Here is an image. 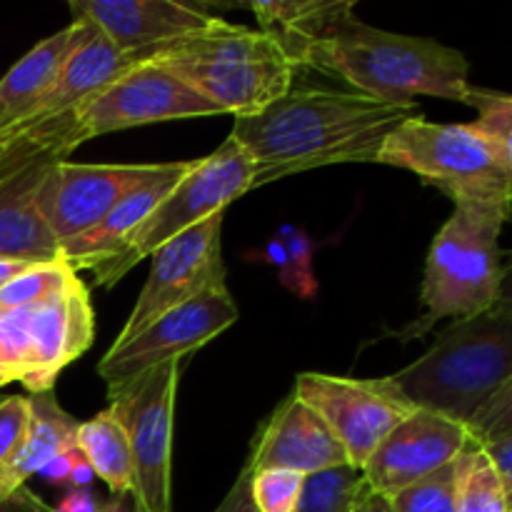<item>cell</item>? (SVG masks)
Returning <instances> with one entry per match:
<instances>
[{
	"instance_id": "2",
	"label": "cell",
	"mask_w": 512,
	"mask_h": 512,
	"mask_svg": "<svg viewBox=\"0 0 512 512\" xmlns=\"http://www.w3.org/2000/svg\"><path fill=\"white\" fill-rule=\"evenodd\" d=\"M305 65L325 70L358 93L408 105L418 95L468 105L470 63L460 50L433 38L388 33L348 15L310 48Z\"/></svg>"
},
{
	"instance_id": "26",
	"label": "cell",
	"mask_w": 512,
	"mask_h": 512,
	"mask_svg": "<svg viewBox=\"0 0 512 512\" xmlns=\"http://www.w3.org/2000/svg\"><path fill=\"white\" fill-rule=\"evenodd\" d=\"M455 512H508L493 463L485 450L475 443L458 458V508Z\"/></svg>"
},
{
	"instance_id": "13",
	"label": "cell",
	"mask_w": 512,
	"mask_h": 512,
	"mask_svg": "<svg viewBox=\"0 0 512 512\" xmlns=\"http://www.w3.org/2000/svg\"><path fill=\"white\" fill-rule=\"evenodd\" d=\"M223 213L203 220L168 240L150 255V273L140 290L130 318L115 343L133 338L138 330L168 310L190 303L198 295L225 285L223 265Z\"/></svg>"
},
{
	"instance_id": "44",
	"label": "cell",
	"mask_w": 512,
	"mask_h": 512,
	"mask_svg": "<svg viewBox=\"0 0 512 512\" xmlns=\"http://www.w3.org/2000/svg\"><path fill=\"white\" fill-rule=\"evenodd\" d=\"M5 145H8V133H0V150H3Z\"/></svg>"
},
{
	"instance_id": "43",
	"label": "cell",
	"mask_w": 512,
	"mask_h": 512,
	"mask_svg": "<svg viewBox=\"0 0 512 512\" xmlns=\"http://www.w3.org/2000/svg\"><path fill=\"white\" fill-rule=\"evenodd\" d=\"M28 265L33 263H23V260H0V288H3L5 283H10L18 273H23Z\"/></svg>"
},
{
	"instance_id": "17",
	"label": "cell",
	"mask_w": 512,
	"mask_h": 512,
	"mask_svg": "<svg viewBox=\"0 0 512 512\" xmlns=\"http://www.w3.org/2000/svg\"><path fill=\"white\" fill-rule=\"evenodd\" d=\"M28 310V370L20 383L30 390V395L50 393L63 368L78 360L93 343L95 318L88 288L75 275L63 293Z\"/></svg>"
},
{
	"instance_id": "4",
	"label": "cell",
	"mask_w": 512,
	"mask_h": 512,
	"mask_svg": "<svg viewBox=\"0 0 512 512\" xmlns=\"http://www.w3.org/2000/svg\"><path fill=\"white\" fill-rule=\"evenodd\" d=\"M512 215L510 205L455 203L453 215L433 238L425 260L420 300L425 313L405 328L390 333L410 343L428 335L440 320L473 318L498 300L500 233Z\"/></svg>"
},
{
	"instance_id": "24",
	"label": "cell",
	"mask_w": 512,
	"mask_h": 512,
	"mask_svg": "<svg viewBox=\"0 0 512 512\" xmlns=\"http://www.w3.org/2000/svg\"><path fill=\"white\" fill-rule=\"evenodd\" d=\"M78 450L113 495H133L135 470L128 433L110 408L78 428Z\"/></svg>"
},
{
	"instance_id": "39",
	"label": "cell",
	"mask_w": 512,
	"mask_h": 512,
	"mask_svg": "<svg viewBox=\"0 0 512 512\" xmlns=\"http://www.w3.org/2000/svg\"><path fill=\"white\" fill-rule=\"evenodd\" d=\"M263 258H265V263H270L275 270H278L280 280H283L285 273H288V250H285V243L278 238V235H275V238L265 245Z\"/></svg>"
},
{
	"instance_id": "21",
	"label": "cell",
	"mask_w": 512,
	"mask_h": 512,
	"mask_svg": "<svg viewBox=\"0 0 512 512\" xmlns=\"http://www.w3.org/2000/svg\"><path fill=\"white\" fill-rule=\"evenodd\" d=\"M145 60L148 58H143V55L120 53L103 33L93 28L88 38L80 43V48L70 55L68 65L63 68L53 90L35 105V110L25 120L63 118V115L78 113L105 85H110L120 75L128 73L130 68L145 63Z\"/></svg>"
},
{
	"instance_id": "5",
	"label": "cell",
	"mask_w": 512,
	"mask_h": 512,
	"mask_svg": "<svg viewBox=\"0 0 512 512\" xmlns=\"http://www.w3.org/2000/svg\"><path fill=\"white\" fill-rule=\"evenodd\" d=\"M153 60L178 73L220 113L235 118L263 113L290 93L298 70L268 33L228 20L158 50Z\"/></svg>"
},
{
	"instance_id": "12",
	"label": "cell",
	"mask_w": 512,
	"mask_h": 512,
	"mask_svg": "<svg viewBox=\"0 0 512 512\" xmlns=\"http://www.w3.org/2000/svg\"><path fill=\"white\" fill-rule=\"evenodd\" d=\"M235 320H238V305L228 288L223 285L208 290L190 303L160 315L133 338L110 345L98 363V375L108 388H118L158 365L183 360L185 355L195 353L225 333L230 325H235Z\"/></svg>"
},
{
	"instance_id": "36",
	"label": "cell",
	"mask_w": 512,
	"mask_h": 512,
	"mask_svg": "<svg viewBox=\"0 0 512 512\" xmlns=\"http://www.w3.org/2000/svg\"><path fill=\"white\" fill-rule=\"evenodd\" d=\"M78 445H75L73 450H68V453L58 455V458H53L50 463H45L43 468H40L38 478H43L45 483L50 485H70V475H73V465H75V458H78Z\"/></svg>"
},
{
	"instance_id": "45",
	"label": "cell",
	"mask_w": 512,
	"mask_h": 512,
	"mask_svg": "<svg viewBox=\"0 0 512 512\" xmlns=\"http://www.w3.org/2000/svg\"><path fill=\"white\" fill-rule=\"evenodd\" d=\"M0 385H5V383H3V373H0Z\"/></svg>"
},
{
	"instance_id": "6",
	"label": "cell",
	"mask_w": 512,
	"mask_h": 512,
	"mask_svg": "<svg viewBox=\"0 0 512 512\" xmlns=\"http://www.w3.org/2000/svg\"><path fill=\"white\" fill-rule=\"evenodd\" d=\"M378 163L420 175L453 203L470 200L512 208V173L473 123H430L423 113L415 115L388 135Z\"/></svg>"
},
{
	"instance_id": "14",
	"label": "cell",
	"mask_w": 512,
	"mask_h": 512,
	"mask_svg": "<svg viewBox=\"0 0 512 512\" xmlns=\"http://www.w3.org/2000/svg\"><path fill=\"white\" fill-rule=\"evenodd\" d=\"M168 163H73L60 160L38 188L40 215L58 245L88 233L120 200L165 173Z\"/></svg>"
},
{
	"instance_id": "3",
	"label": "cell",
	"mask_w": 512,
	"mask_h": 512,
	"mask_svg": "<svg viewBox=\"0 0 512 512\" xmlns=\"http://www.w3.org/2000/svg\"><path fill=\"white\" fill-rule=\"evenodd\" d=\"M510 378L512 318L493 308L453 320L423 358L390 375L415 408L463 425H470Z\"/></svg>"
},
{
	"instance_id": "29",
	"label": "cell",
	"mask_w": 512,
	"mask_h": 512,
	"mask_svg": "<svg viewBox=\"0 0 512 512\" xmlns=\"http://www.w3.org/2000/svg\"><path fill=\"white\" fill-rule=\"evenodd\" d=\"M468 105L478 110V120H473V125L495 145L512 173V95L473 88Z\"/></svg>"
},
{
	"instance_id": "35",
	"label": "cell",
	"mask_w": 512,
	"mask_h": 512,
	"mask_svg": "<svg viewBox=\"0 0 512 512\" xmlns=\"http://www.w3.org/2000/svg\"><path fill=\"white\" fill-rule=\"evenodd\" d=\"M215 512H258L250 495V470H240L238 480Z\"/></svg>"
},
{
	"instance_id": "41",
	"label": "cell",
	"mask_w": 512,
	"mask_h": 512,
	"mask_svg": "<svg viewBox=\"0 0 512 512\" xmlns=\"http://www.w3.org/2000/svg\"><path fill=\"white\" fill-rule=\"evenodd\" d=\"M353 512H393V508H390V500L385 498V495H378L370 490V493L360 500L358 508H355Z\"/></svg>"
},
{
	"instance_id": "33",
	"label": "cell",
	"mask_w": 512,
	"mask_h": 512,
	"mask_svg": "<svg viewBox=\"0 0 512 512\" xmlns=\"http://www.w3.org/2000/svg\"><path fill=\"white\" fill-rule=\"evenodd\" d=\"M30 425V398L0 395V470L15 458Z\"/></svg>"
},
{
	"instance_id": "40",
	"label": "cell",
	"mask_w": 512,
	"mask_h": 512,
	"mask_svg": "<svg viewBox=\"0 0 512 512\" xmlns=\"http://www.w3.org/2000/svg\"><path fill=\"white\" fill-rule=\"evenodd\" d=\"M93 468H90V463L85 460L83 453H78V458H75V465H73V475H70V488L78 490V488H88L90 480H93Z\"/></svg>"
},
{
	"instance_id": "11",
	"label": "cell",
	"mask_w": 512,
	"mask_h": 512,
	"mask_svg": "<svg viewBox=\"0 0 512 512\" xmlns=\"http://www.w3.org/2000/svg\"><path fill=\"white\" fill-rule=\"evenodd\" d=\"M210 115L223 113L198 90L190 88L178 73L150 58L105 85L78 110L75 135L83 145L85 140L115 130L140 128L165 120L210 118Z\"/></svg>"
},
{
	"instance_id": "18",
	"label": "cell",
	"mask_w": 512,
	"mask_h": 512,
	"mask_svg": "<svg viewBox=\"0 0 512 512\" xmlns=\"http://www.w3.org/2000/svg\"><path fill=\"white\" fill-rule=\"evenodd\" d=\"M340 465H350L340 440L328 423L293 393L263 425L245 468L250 473L293 470L310 475Z\"/></svg>"
},
{
	"instance_id": "22",
	"label": "cell",
	"mask_w": 512,
	"mask_h": 512,
	"mask_svg": "<svg viewBox=\"0 0 512 512\" xmlns=\"http://www.w3.org/2000/svg\"><path fill=\"white\" fill-rule=\"evenodd\" d=\"M80 423L65 413L50 393L30 395V425L15 458L0 470V505L13 498L25 480L40 473L45 463L78 445Z\"/></svg>"
},
{
	"instance_id": "7",
	"label": "cell",
	"mask_w": 512,
	"mask_h": 512,
	"mask_svg": "<svg viewBox=\"0 0 512 512\" xmlns=\"http://www.w3.org/2000/svg\"><path fill=\"white\" fill-rule=\"evenodd\" d=\"M78 113L63 118L23 120L0 150V260L50 263L60 245L40 215L38 188L45 173L78 148Z\"/></svg>"
},
{
	"instance_id": "23",
	"label": "cell",
	"mask_w": 512,
	"mask_h": 512,
	"mask_svg": "<svg viewBox=\"0 0 512 512\" xmlns=\"http://www.w3.org/2000/svg\"><path fill=\"white\" fill-rule=\"evenodd\" d=\"M260 20V30L278 43L285 58L298 68L305 65L310 48L323 40L340 20L355 13L353 3H325V0H270L245 5Z\"/></svg>"
},
{
	"instance_id": "20",
	"label": "cell",
	"mask_w": 512,
	"mask_h": 512,
	"mask_svg": "<svg viewBox=\"0 0 512 512\" xmlns=\"http://www.w3.org/2000/svg\"><path fill=\"white\" fill-rule=\"evenodd\" d=\"M90 25L75 20L68 28L40 40L0 78V133L28 118L35 105L53 90L70 55L90 35Z\"/></svg>"
},
{
	"instance_id": "10",
	"label": "cell",
	"mask_w": 512,
	"mask_h": 512,
	"mask_svg": "<svg viewBox=\"0 0 512 512\" xmlns=\"http://www.w3.org/2000/svg\"><path fill=\"white\" fill-rule=\"evenodd\" d=\"M295 395L328 423L348 463L363 470L385 435L403 423L415 405L390 378L355 380L325 373H300Z\"/></svg>"
},
{
	"instance_id": "15",
	"label": "cell",
	"mask_w": 512,
	"mask_h": 512,
	"mask_svg": "<svg viewBox=\"0 0 512 512\" xmlns=\"http://www.w3.org/2000/svg\"><path fill=\"white\" fill-rule=\"evenodd\" d=\"M473 445L468 425L433 410L415 408L375 448L363 473L370 490L393 498L400 490L458 460Z\"/></svg>"
},
{
	"instance_id": "27",
	"label": "cell",
	"mask_w": 512,
	"mask_h": 512,
	"mask_svg": "<svg viewBox=\"0 0 512 512\" xmlns=\"http://www.w3.org/2000/svg\"><path fill=\"white\" fill-rule=\"evenodd\" d=\"M75 270L63 258L33 263L0 288V310L33 308L63 293L75 278Z\"/></svg>"
},
{
	"instance_id": "16",
	"label": "cell",
	"mask_w": 512,
	"mask_h": 512,
	"mask_svg": "<svg viewBox=\"0 0 512 512\" xmlns=\"http://www.w3.org/2000/svg\"><path fill=\"white\" fill-rule=\"evenodd\" d=\"M75 20L93 25L120 53L153 58L158 50L205 33L223 18L175 0H70Z\"/></svg>"
},
{
	"instance_id": "28",
	"label": "cell",
	"mask_w": 512,
	"mask_h": 512,
	"mask_svg": "<svg viewBox=\"0 0 512 512\" xmlns=\"http://www.w3.org/2000/svg\"><path fill=\"white\" fill-rule=\"evenodd\" d=\"M388 500L393 512H455L458 508V460Z\"/></svg>"
},
{
	"instance_id": "37",
	"label": "cell",
	"mask_w": 512,
	"mask_h": 512,
	"mask_svg": "<svg viewBox=\"0 0 512 512\" xmlns=\"http://www.w3.org/2000/svg\"><path fill=\"white\" fill-rule=\"evenodd\" d=\"M100 510H103V505L98 503V498H95L88 488H78V490H70V493L63 498V503H60L53 512H100Z\"/></svg>"
},
{
	"instance_id": "9",
	"label": "cell",
	"mask_w": 512,
	"mask_h": 512,
	"mask_svg": "<svg viewBox=\"0 0 512 512\" xmlns=\"http://www.w3.org/2000/svg\"><path fill=\"white\" fill-rule=\"evenodd\" d=\"M180 360L108 388V408L123 423L133 455L138 512H173V418Z\"/></svg>"
},
{
	"instance_id": "42",
	"label": "cell",
	"mask_w": 512,
	"mask_h": 512,
	"mask_svg": "<svg viewBox=\"0 0 512 512\" xmlns=\"http://www.w3.org/2000/svg\"><path fill=\"white\" fill-rule=\"evenodd\" d=\"M100 512H138V505H135L133 495H113L110 500H105Z\"/></svg>"
},
{
	"instance_id": "34",
	"label": "cell",
	"mask_w": 512,
	"mask_h": 512,
	"mask_svg": "<svg viewBox=\"0 0 512 512\" xmlns=\"http://www.w3.org/2000/svg\"><path fill=\"white\" fill-rule=\"evenodd\" d=\"M488 455V460L493 463L495 475L500 480V488L505 493V503H508V512H512V435L503 440H495V443L480 445Z\"/></svg>"
},
{
	"instance_id": "32",
	"label": "cell",
	"mask_w": 512,
	"mask_h": 512,
	"mask_svg": "<svg viewBox=\"0 0 512 512\" xmlns=\"http://www.w3.org/2000/svg\"><path fill=\"white\" fill-rule=\"evenodd\" d=\"M468 430L475 445H488L512 435V378L470 420Z\"/></svg>"
},
{
	"instance_id": "38",
	"label": "cell",
	"mask_w": 512,
	"mask_h": 512,
	"mask_svg": "<svg viewBox=\"0 0 512 512\" xmlns=\"http://www.w3.org/2000/svg\"><path fill=\"white\" fill-rule=\"evenodd\" d=\"M493 310H498V313H503V315H510L512 318V250H508V253L503 255L498 300H495Z\"/></svg>"
},
{
	"instance_id": "1",
	"label": "cell",
	"mask_w": 512,
	"mask_h": 512,
	"mask_svg": "<svg viewBox=\"0 0 512 512\" xmlns=\"http://www.w3.org/2000/svg\"><path fill=\"white\" fill-rule=\"evenodd\" d=\"M420 115L418 103L398 105L343 90H290L250 118H235L233 138L253 158V188L288 175L340 163H378L388 135Z\"/></svg>"
},
{
	"instance_id": "31",
	"label": "cell",
	"mask_w": 512,
	"mask_h": 512,
	"mask_svg": "<svg viewBox=\"0 0 512 512\" xmlns=\"http://www.w3.org/2000/svg\"><path fill=\"white\" fill-rule=\"evenodd\" d=\"M278 238L283 240L285 250H288V273L280 283L300 298H313L318 293L313 273V243L305 235V230L295 228V225H283Z\"/></svg>"
},
{
	"instance_id": "25",
	"label": "cell",
	"mask_w": 512,
	"mask_h": 512,
	"mask_svg": "<svg viewBox=\"0 0 512 512\" xmlns=\"http://www.w3.org/2000/svg\"><path fill=\"white\" fill-rule=\"evenodd\" d=\"M368 493L365 473L353 465L320 470L305 475L295 512H353Z\"/></svg>"
},
{
	"instance_id": "30",
	"label": "cell",
	"mask_w": 512,
	"mask_h": 512,
	"mask_svg": "<svg viewBox=\"0 0 512 512\" xmlns=\"http://www.w3.org/2000/svg\"><path fill=\"white\" fill-rule=\"evenodd\" d=\"M248 470V468H245ZM305 475L293 470H258L250 473V495L258 512H295Z\"/></svg>"
},
{
	"instance_id": "8",
	"label": "cell",
	"mask_w": 512,
	"mask_h": 512,
	"mask_svg": "<svg viewBox=\"0 0 512 512\" xmlns=\"http://www.w3.org/2000/svg\"><path fill=\"white\" fill-rule=\"evenodd\" d=\"M255 165L248 150L228 135L215 153L195 160L193 168L178 180L163 203L145 218L118 255L93 268L95 283L113 288L143 258L153 255L160 245L178 238L203 220L223 213L233 200L253 190Z\"/></svg>"
},
{
	"instance_id": "19",
	"label": "cell",
	"mask_w": 512,
	"mask_h": 512,
	"mask_svg": "<svg viewBox=\"0 0 512 512\" xmlns=\"http://www.w3.org/2000/svg\"><path fill=\"white\" fill-rule=\"evenodd\" d=\"M195 165V160H173L165 173L148 180L145 185L125 195L95 228L78 238L60 245V258L78 273V270H93L100 263L110 260L123 250L130 235L145 223L150 213L165 200V195L178 185V180Z\"/></svg>"
}]
</instances>
